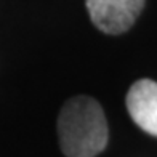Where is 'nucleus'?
Instances as JSON below:
<instances>
[{"label": "nucleus", "instance_id": "f03ea898", "mask_svg": "<svg viewBox=\"0 0 157 157\" xmlns=\"http://www.w3.org/2000/svg\"><path fill=\"white\" fill-rule=\"evenodd\" d=\"M90 19L99 31L109 35L127 32L135 24L144 0H85Z\"/></svg>", "mask_w": 157, "mask_h": 157}, {"label": "nucleus", "instance_id": "f257e3e1", "mask_svg": "<svg viewBox=\"0 0 157 157\" xmlns=\"http://www.w3.org/2000/svg\"><path fill=\"white\" fill-rule=\"evenodd\" d=\"M58 138L67 157H96L108 144V120L96 99L78 95L64 103L58 117Z\"/></svg>", "mask_w": 157, "mask_h": 157}, {"label": "nucleus", "instance_id": "7ed1b4c3", "mask_svg": "<svg viewBox=\"0 0 157 157\" xmlns=\"http://www.w3.org/2000/svg\"><path fill=\"white\" fill-rule=\"evenodd\" d=\"M127 109L141 130L157 136V82L149 78L135 82L127 93Z\"/></svg>", "mask_w": 157, "mask_h": 157}]
</instances>
